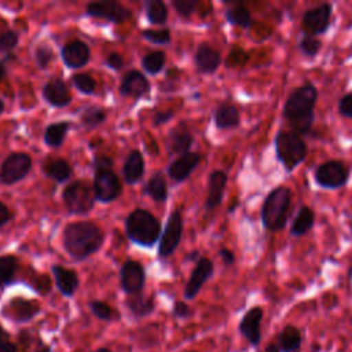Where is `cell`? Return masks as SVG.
<instances>
[{
  "instance_id": "29",
  "label": "cell",
  "mask_w": 352,
  "mask_h": 352,
  "mask_svg": "<svg viewBox=\"0 0 352 352\" xmlns=\"http://www.w3.org/2000/svg\"><path fill=\"white\" fill-rule=\"evenodd\" d=\"M192 135L186 129H175L169 138V148L172 153L176 154H186L188 153L192 144Z\"/></svg>"
},
{
  "instance_id": "19",
  "label": "cell",
  "mask_w": 352,
  "mask_h": 352,
  "mask_svg": "<svg viewBox=\"0 0 352 352\" xmlns=\"http://www.w3.org/2000/svg\"><path fill=\"white\" fill-rule=\"evenodd\" d=\"M194 60L201 73L210 74L219 69V66L221 63V56L217 50H214L213 47H210L206 43H202L195 52Z\"/></svg>"
},
{
  "instance_id": "21",
  "label": "cell",
  "mask_w": 352,
  "mask_h": 352,
  "mask_svg": "<svg viewBox=\"0 0 352 352\" xmlns=\"http://www.w3.org/2000/svg\"><path fill=\"white\" fill-rule=\"evenodd\" d=\"M226 184H227V175L223 170H214L210 173L209 183H208V197L205 202V208L208 210H213L221 204Z\"/></svg>"
},
{
  "instance_id": "26",
  "label": "cell",
  "mask_w": 352,
  "mask_h": 352,
  "mask_svg": "<svg viewBox=\"0 0 352 352\" xmlns=\"http://www.w3.org/2000/svg\"><path fill=\"white\" fill-rule=\"evenodd\" d=\"M315 223V213L309 206H301L296 213L292 226L290 234L293 236H302L311 231Z\"/></svg>"
},
{
  "instance_id": "34",
  "label": "cell",
  "mask_w": 352,
  "mask_h": 352,
  "mask_svg": "<svg viewBox=\"0 0 352 352\" xmlns=\"http://www.w3.org/2000/svg\"><path fill=\"white\" fill-rule=\"evenodd\" d=\"M18 261L14 256L0 257V287L10 285L14 280Z\"/></svg>"
},
{
  "instance_id": "44",
  "label": "cell",
  "mask_w": 352,
  "mask_h": 352,
  "mask_svg": "<svg viewBox=\"0 0 352 352\" xmlns=\"http://www.w3.org/2000/svg\"><path fill=\"white\" fill-rule=\"evenodd\" d=\"M197 4H198L197 0H175L173 1V7L176 8V11L186 18L195 11Z\"/></svg>"
},
{
  "instance_id": "17",
  "label": "cell",
  "mask_w": 352,
  "mask_h": 352,
  "mask_svg": "<svg viewBox=\"0 0 352 352\" xmlns=\"http://www.w3.org/2000/svg\"><path fill=\"white\" fill-rule=\"evenodd\" d=\"M89 48L84 41L73 40L63 45L62 48V59L63 62L73 69L82 67L89 60Z\"/></svg>"
},
{
  "instance_id": "39",
  "label": "cell",
  "mask_w": 352,
  "mask_h": 352,
  "mask_svg": "<svg viewBox=\"0 0 352 352\" xmlns=\"http://www.w3.org/2000/svg\"><path fill=\"white\" fill-rule=\"evenodd\" d=\"M106 120V113L100 107H87L81 114V122L87 128H95L103 124Z\"/></svg>"
},
{
  "instance_id": "4",
  "label": "cell",
  "mask_w": 352,
  "mask_h": 352,
  "mask_svg": "<svg viewBox=\"0 0 352 352\" xmlns=\"http://www.w3.org/2000/svg\"><path fill=\"white\" fill-rule=\"evenodd\" d=\"M275 154L286 172H293L308 155L304 139L292 131H279L274 138Z\"/></svg>"
},
{
  "instance_id": "15",
  "label": "cell",
  "mask_w": 352,
  "mask_h": 352,
  "mask_svg": "<svg viewBox=\"0 0 352 352\" xmlns=\"http://www.w3.org/2000/svg\"><path fill=\"white\" fill-rule=\"evenodd\" d=\"M144 270L138 261H126L121 268V286L126 294L140 293L144 285Z\"/></svg>"
},
{
  "instance_id": "49",
  "label": "cell",
  "mask_w": 352,
  "mask_h": 352,
  "mask_svg": "<svg viewBox=\"0 0 352 352\" xmlns=\"http://www.w3.org/2000/svg\"><path fill=\"white\" fill-rule=\"evenodd\" d=\"M104 63H106V66H109V67L113 69V70H120V69L122 67L124 60H122L121 55H118L117 52H113V54H110V55L106 58Z\"/></svg>"
},
{
  "instance_id": "60",
  "label": "cell",
  "mask_w": 352,
  "mask_h": 352,
  "mask_svg": "<svg viewBox=\"0 0 352 352\" xmlns=\"http://www.w3.org/2000/svg\"><path fill=\"white\" fill-rule=\"evenodd\" d=\"M95 352H111V351L107 349V348H104V346H102V348H98Z\"/></svg>"
},
{
  "instance_id": "51",
  "label": "cell",
  "mask_w": 352,
  "mask_h": 352,
  "mask_svg": "<svg viewBox=\"0 0 352 352\" xmlns=\"http://www.w3.org/2000/svg\"><path fill=\"white\" fill-rule=\"evenodd\" d=\"M219 256L221 257L223 263H224L227 267L232 265L234 261H235V256H234V253H232L230 249H226V248H224V249H220Z\"/></svg>"
},
{
  "instance_id": "38",
  "label": "cell",
  "mask_w": 352,
  "mask_h": 352,
  "mask_svg": "<svg viewBox=\"0 0 352 352\" xmlns=\"http://www.w3.org/2000/svg\"><path fill=\"white\" fill-rule=\"evenodd\" d=\"M320 48H322V41L315 36L304 34L298 41L300 52L308 58H315L320 51Z\"/></svg>"
},
{
  "instance_id": "22",
  "label": "cell",
  "mask_w": 352,
  "mask_h": 352,
  "mask_svg": "<svg viewBox=\"0 0 352 352\" xmlns=\"http://www.w3.org/2000/svg\"><path fill=\"white\" fill-rule=\"evenodd\" d=\"M150 89V82L138 70H131L128 72L121 82L120 92L125 96H133V98H140Z\"/></svg>"
},
{
  "instance_id": "25",
  "label": "cell",
  "mask_w": 352,
  "mask_h": 352,
  "mask_svg": "<svg viewBox=\"0 0 352 352\" xmlns=\"http://www.w3.org/2000/svg\"><path fill=\"white\" fill-rule=\"evenodd\" d=\"M144 172V161L143 155L140 151L133 150L129 153V155L125 160L122 173H124V180L128 184H135L138 183Z\"/></svg>"
},
{
  "instance_id": "16",
  "label": "cell",
  "mask_w": 352,
  "mask_h": 352,
  "mask_svg": "<svg viewBox=\"0 0 352 352\" xmlns=\"http://www.w3.org/2000/svg\"><path fill=\"white\" fill-rule=\"evenodd\" d=\"M261 319H263V309L260 307H253L245 314V316L239 323V331L252 345H258L261 340V333H260Z\"/></svg>"
},
{
  "instance_id": "8",
  "label": "cell",
  "mask_w": 352,
  "mask_h": 352,
  "mask_svg": "<svg viewBox=\"0 0 352 352\" xmlns=\"http://www.w3.org/2000/svg\"><path fill=\"white\" fill-rule=\"evenodd\" d=\"M333 6L330 3H322L312 8H308L301 19V28L305 34L318 37L329 30L331 25Z\"/></svg>"
},
{
  "instance_id": "56",
  "label": "cell",
  "mask_w": 352,
  "mask_h": 352,
  "mask_svg": "<svg viewBox=\"0 0 352 352\" xmlns=\"http://www.w3.org/2000/svg\"><path fill=\"white\" fill-rule=\"evenodd\" d=\"M4 76H6V67H4L3 63L0 62V81L4 78Z\"/></svg>"
},
{
  "instance_id": "9",
  "label": "cell",
  "mask_w": 352,
  "mask_h": 352,
  "mask_svg": "<svg viewBox=\"0 0 352 352\" xmlns=\"http://www.w3.org/2000/svg\"><path fill=\"white\" fill-rule=\"evenodd\" d=\"M32 169V158L26 153H11L0 168V182L14 184L22 180Z\"/></svg>"
},
{
  "instance_id": "33",
  "label": "cell",
  "mask_w": 352,
  "mask_h": 352,
  "mask_svg": "<svg viewBox=\"0 0 352 352\" xmlns=\"http://www.w3.org/2000/svg\"><path fill=\"white\" fill-rule=\"evenodd\" d=\"M69 122H56L47 126L44 133V140L51 147H59L66 136V132L69 129Z\"/></svg>"
},
{
  "instance_id": "59",
  "label": "cell",
  "mask_w": 352,
  "mask_h": 352,
  "mask_svg": "<svg viewBox=\"0 0 352 352\" xmlns=\"http://www.w3.org/2000/svg\"><path fill=\"white\" fill-rule=\"evenodd\" d=\"M348 278H349V279H352V261H351L349 268H348Z\"/></svg>"
},
{
  "instance_id": "50",
  "label": "cell",
  "mask_w": 352,
  "mask_h": 352,
  "mask_svg": "<svg viewBox=\"0 0 352 352\" xmlns=\"http://www.w3.org/2000/svg\"><path fill=\"white\" fill-rule=\"evenodd\" d=\"M172 117H173V111L172 110H160V111H157L154 114L153 121H154L155 125H161V124L168 122Z\"/></svg>"
},
{
  "instance_id": "52",
  "label": "cell",
  "mask_w": 352,
  "mask_h": 352,
  "mask_svg": "<svg viewBox=\"0 0 352 352\" xmlns=\"http://www.w3.org/2000/svg\"><path fill=\"white\" fill-rule=\"evenodd\" d=\"M16 345L10 341V337L8 338H1L0 340V352H16Z\"/></svg>"
},
{
  "instance_id": "1",
  "label": "cell",
  "mask_w": 352,
  "mask_h": 352,
  "mask_svg": "<svg viewBox=\"0 0 352 352\" xmlns=\"http://www.w3.org/2000/svg\"><path fill=\"white\" fill-rule=\"evenodd\" d=\"M318 102L316 87L307 81L297 87L286 99L282 110L283 118L297 135H308L315 120V104Z\"/></svg>"
},
{
  "instance_id": "57",
  "label": "cell",
  "mask_w": 352,
  "mask_h": 352,
  "mask_svg": "<svg viewBox=\"0 0 352 352\" xmlns=\"http://www.w3.org/2000/svg\"><path fill=\"white\" fill-rule=\"evenodd\" d=\"M1 338H8V333L1 327V324H0V340Z\"/></svg>"
},
{
  "instance_id": "23",
  "label": "cell",
  "mask_w": 352,
  "mask_h": 352,
  "mask_svg": "<svg viewBox=\"0 0 352 352\" xmlns=\"http://www.w3.org/2000/svg\"><path fill=\"white\" fill-rule=\"evenodd\" d=\"M52 274L55 276V282H56L59 292L66 297L73 296L78 287L77 274L73 270H67L62 265H54Z\"/></svg>"
},
{
  "instance_id": "13",
  "label": "cell",
  "mask_w": 352,
  "mask_h": 352,
  "mask_svg": "<svg viewBox=\"0 0 352 352\" xmlns=\"http://www.w3.org/2000/svg\"><path fill=\"white\" fill-rule=\"evenodd\" d=\"M40 312V305L33 300L15 297L10 300L8 305L4 307L3 315L16 323H25L33 319Z\"/></svg>"
},
{
  "instance_id": "12",
  "label": "cell",
  "mask_w": 352,
  "mask_h": 352,
  "mask_svg": "<svg viewBox=\"0 0 352 352\" xmlns=\"http://www.w3.org/2000/svg\"><path fill=\"white\" fill-rule=\"evenodd\" d=\"M87 14L94 18L107 19L121 23L131 18V11L117 1H95L87 6Z\"/></svg>"
},
{
  "instance_id": "41",
  "label": "cell",
  "mask_w": 352,
  "mask_h": 352,
  "mask_svg": "<svg viewBox=\"0 0 352 352\" xmlns=\"http://www.w3.org/2000/svg\"><path fill=\"white\" fill-rule=\"evenodd\" d=\"M19 34L15 30H6L0 33V52H8L16 47Z\"/></svg>"
},
{
  "instance_id": "35",
  "label": "cell",
  "mask_w": 352,
  "mask_h": 352,
  "mask_svg": "<svg viewBox=\"0 0 352 352\" xmlns=\"http://www.w3.org/2000/svg\"><path fill=\"white\" fill-rule=\"evenodd\" d=\"M147 10V18L154 25H161L168 18V10L166 6L160 0H150L146 4Z\"/></svg>"
},
{
  "instance_id": "27",
  "label": "cell",
  "mask_w": 352,
  "mask_h": 352,
  "mask_svg": "<svg viewBox=\"0 0 352 352\" xmlns=\"http://www.w3.org/2000/svg\"><path fill=\"white\" fill-rule=\"evenodd\" d=\"M301 333L294 326H286L278 337V348L282 352H294L300 348Z\"/></svg>"
},
{
  "instance_id": "36",
  "label": "cell",
  "mask_w": 352,
  "mask_h": 352,
  "mask_svg": "<svg viewBox=\"0 0 352 352\" xmlns=\"http://www.w3.org/2000/svg\"><path fill=\"white\" fill-rule=\"evenodd\" d=\"M142 65L150 74H157L165 65V55L162 51H151L144 55Z\"/></svg>"
},
{
  "instance_id": "31",
  "label": "cell",
  "mask_w": 352,
  "mask_h": 352,
  "mask_svg": "<svg viewBox=\"0 0 352 352\" xmlns=\"http://www.w3.org/2000/svg\"><path fill=\"white\" fill-rule=\"evenodd\" d=\"M226 19L231 25H235V26H239V28H250L252 22H253L249 10L242 4H236V6H232V7L227 8Z\"/></svg>"
},
{
  "instance_id": "28",
  "label": "cell",
  "mask_w": 352,
  "mask_h": 352,
  "mask_svg": "<svg viewBox=\"0 0 352 352\" xmlns=\"http://www.w3.org/2000/svg\"><path fill=\"white\" fill-rule=\"evenodd\" d=\"M126 307L135 316H147L154 309V301L151 297H144L140 293L131 294L125 301Z\"/></svg>"
},
{
  "instance_id": "11",
  "label": "cell",
  "mask_w": 352,
  "mask_h": 352,
  "mask_svg": "<svg viewBox=\"0 0 352 352\" xmlns=\"http://www.w3.org/2000/svg\"><path fill=\"white\" fill-rule=\"evenodd\" d=\"M94 192L100 202H111L121 194V183L111 170L96 172L94 179Z\"/></svg>"
},
{
  "instance_id": "20",
  "label": "cell",
  "mask_w": 352,
  "mask_h": 352,
  "mask_svg": "<svg viewBox=\"0 0 352 352\" xmlns=\"http://www.w3.org/2000/svg\"><path fill=\"white\" fill-rule=\"evenodd\" d=\"M43 95H44L45 100L55 107H63L72 102L70 91L60 78L50 80L44 85Z\"/></svg>"
},
{
  "instance_id": "18",
  "label": "cell",
  "mask_w": 352,
  "mask_h": 352,
  "mask_svg": "<svg viewBox=\"0 0 352 352\" xmlns=\"http://www.w3.org/2000/svg\"><path fill=\"white\" fill-rule=\"evenodd\" d=\"M199 161H201V155L198 153L188 151L180 155L176 161H173L169 165L168 173L175 182H183L191 175V172L197 168Z\"/></svg>"
},
{
  "instance_id": "40",
  "label": "cell",
  "mask_w": 352,
  "mask_h": 352,
  "mask_svg": "<svg viewBox=\"0 0 352 352\" xmlns=\"http://www.w3.org/2000/svg\"><path fill=\"white\" fill-rule=\"evenodd\" d=\"M72 81L73 84L76 85V88L82 92V94H87V95H91L95 92L96 89V82L95 80L87 74V73H77L72 77Z\"/></svg>"
},
{
  "instance_id": "32",
  "label": "cell",
  "mask_w": 352,
  "mask_h": 352,
  "mask_svg": "<svg viewBox=\"0 0 352 352\" xmlns=\"http://www.w3.org/2000/svg\"><path fill=\"white\" fill-rule=\"evenodd\" d=\"M146 192L157 202H165L168 198L166 182L161 173H155L146 184Z\"/></svg>"
},
{
  "instance_id": "47",
  "label": "cell",
  "mask_w": 352,
  "mask_h": 352,
  "mask_svg": "<svg viewBox=\"0 0 352 352\" xmlns=\"http://www.w3.org/2000/svg\"><path fill=\"white\" fill-rule=\"evenodd\" d=\"M34 289L41 293V294H47L51 290V280L47 275H40L36 278L34 280Z\"/></svg>"
},
{
  "instance_id": "37",
  "label": "cell",
  "mask_w": 352,
  "mask_h": 352,
  "mask_svg": "<svg viewBox=\"0 0 352 352\" xmlns=\"http://www.w3.org/2000/svg\"><path fill=\"white\" fill-rule=\"evenodd\" d=\"M89 309H91V312H92L96 318H99V319H102V320L110 322V320H116V319L120 318V314H118L117 311H114V309H113L107 302H104V301H99V300L91 301V302H89Z\"/></svg>"
},
{
  "instance_id": "53",
  "label": "cell",
  "mask_w": 352,
  "mask_h": 352,
  "mask_svg": "<svg viewBox=\"0 0 352 352\" xmlns=\"http://www.w3.org/2000/svg\"><path fill=\"white\" fill-rule=\"evenodd\" d=\"M10 219H11V213L8 208L3 202H0V227L4 226Z\"/></svg>"
},
{
  "instance_id": "45",
  "label": "cell",
  "mask_w": 352,
  "mask_h": 352,
  "mask_svg": "<svg viewBox=\"0 0 352 352\" xmlns=\"http://www.w3.org/2000/svg\"><path fill=\"white\" fill-rule=\"evenodd\" d=\"M338 113L345 118L352 120V92L345 94L338 100Z\"/></svg>"
},
{
  "instance_id": "30",
  "label": "cell",
  "mask_w": 352,
  "mask_h": 352,
  "mask_svg": "<svg viewBox=\"0 0 352 352\" xmlns=\"http://www.w3.org/2000/svg\"><path fill=\"white\" fill-rule=\"evenodd\" d=\"M44 170L47 173V176H50L51 179L62 183L65 180H67L72 175V168L67 164V161L58 158V160H51L44 165Z\"/></svg>"
},
{
  "instance_id": "55",
  "label": "cell",
  "mask_w": 352,
  "mask_h": 352,
  "mask_svg": "<svg viewBox=\"0 0 352 352\" xmlns=\"http://www.w3.org/2000/svg\"><path fill=\"white\" fill-rule=\"evenodd\" d=\"M36 352H51V348H50L48 345H45V344H44V345H41Z\"/></svg>"
},
{
  "instance_id": "43",
  "label": "cell",
  "mask_w": 352,
  "mask_h": 352,
  "mask_svg": "<svg viewBox=\"0 0 352 352\" xmlns=\"http://www.w3.org/2000/svg\"><path fill=\"white\" fill-rule=\"evenodd\" d=\"M54 55H52V50L47 45H38L36 48V62L38 65V67L45 69L48 66V63L52 60Z\"/></svg>"
},
{
  "instance_id": "42",
  "label": "cell",
  "mask_w": 352,
  "mask_h": 352,
  "mask_svg": "<svg viewBox=\"0 0 352 352\" xmlns=\"http://www.w3.org/2000/svg\"><path fill=\"white\" fill-rule=\"evenodd\" d=\"M143 37L154 44H168L170 41V33L168 29H160V30H153V29H146L143 30Z\"/></svg>"
},
{
  "instance_id": "61",
  "label": "cell",
  "mask_w": 352,
  "mask_h": 352,
  "mask_svg": "<svg viewBox=\"0 0 352 352\" xmlns=\"http://www.w3.org/2000/svg\"><path fill=\"white\" fill-rule=\"evenodd\" d=\"M3 110H4V103H3V100L0 99V114L3 113Z\"/></svg>"
},
{
  "instance_id": "7",
  "label": "cell",
  "mask_w": 352,
  "mask_h": 352,
  "mask_svg": "<svg viewBox=\"0 0 352 352\" xmlns=\"http://www.w3.org/2000/svg\"><path fill=\"white\" fill-rule=\"evenodd\" d=\"M314 179L318 186L323 188H341L348 183L349 168L338 160H330L316 166Z\"/></svg>"
},
{
  "instance_id": "48",
  "label": "cell",
  "mask_w": 352,
  "mask_h": 352,
  "mask_svg": "<svg viewBox=\"0 0 352 352\" xmlns=\"http://www.w3.org/2000/svg\"><path fill=\"white\" fill-rule=\"evenodd\" d=\"M172 314H173L176 318L184 319V318H188V316L191 315V309H190V307H188L186 302H183V301H176L175 305H173Z\"/></svg>"
},
{
  "instance_id": "54",
  "label": "cell",
  "mask_w": 352,
  "mask_h": 352,
  "mask_svg": "<svg viewBox=\"0 0 352 352\" xmlns=\"http://www.w3.org/2000/svg\"><path fill=\"white\" fill-rule=\"evenodd\" d=\"M265 352H279V348L274 344H270L267 348H265Z\"/></svg>"
},
{
  "instance_id": "46",
  "label": "cell",
  "mask_w": 352,
  "mask_h": 352,
  "mask_svg": "<svg viewBox=\"0 0 352 352\" xmlns=\"http://www.w3.org/2000/svg\"><path fill=\"white\" fill-rule=\"evenodd\" d=\"M113 166V160L107 155H95L94 158V169L96 172H104V170H111Z\"/></svg>"
},
{
  "instance_id": "58",
  "label": "cell",
  "mask_w": 352,
  "mask_h": 352,
  "mask_svg": "<svg viewBox=\"0 0 352 352\" xmlns=\"http://www.w3.org/2000/svg\"><path fill=\"white\" fill-rule=\"evenodd\" d=\"M197 256H198V252H191L188 256V260H195Z\"/></svg>"
},
{
  "instance_id": "14",
  "label": "cell",
  "mask_w": 352,
  "mask_h": 352,
  "mask_svg": "<svg viewBox=\"0 0 352 352\" xmlns=\"http://www.w3.org/2000/svg\"><path fill=\"white\" fill-rule=\"evenodd\" d=\"M213 274V263L212 260H209L208 257H201L197 260V264L190 275V279L186 285L184 289V297L191 300L194 298L198 292L201 290V287L204 286V283L212 276Z\"/></svg>"
},
{
  "instance_id": "6",
  "label": "cell",
  "mask_w": 352,
  "mask_h": 352,
  "mask_svg": "<svg viewBox=\"0 0 352 352\" xmlns=\"http://www.w3.org/2000/svg\"><path fill=\"white\" fill-rule=\"evenodd\" d=\"M63 201L66 208L73 214H84L88 213L95 204V192L94 186H91L85 180H77L69 184L63 190Z\"/></svg>"
},
{
  "instance_id": "24",
  "label": "cell",
  "mask_w": 352,
  "mask_h": 352,
  "mask_svg": "<svg viewBox=\"0 0 352 352\" xmlns=\"http://www.w3.org/2000/svg\"><path fill=\"white\" fill-rule=\"evenodd\" d=\"M214 124L219 129H232L241 124L239 110L232 103H221L214 110Z\"/></svg>"
},
{
  "instance_id": "2",
  "label": "cell",
  "mask_w": 352,
  "mask_h": 352,
  "mask_svg": "<svg viewBox=\"0 0 352 352\" xmlns=\"http://www.w3.org/2000/svg\"><path fill=\"white\" fill-rule=\"evenodd\" d=\"M103 243V232L89 221L69 224L63 231V246L76 260H82L98 252Z\"/></svg>"
},
{
  "instance_id": "3",
  "label": "cell",
  "mask_w": 352,
  "mask_h": 352,
  "mask_svg": "<svg viewBox=\"0 0 352 352\" xmlns=\"http://www.w3.org/2000/svg\"><path fill=\"white\" fill-rule=\"evenodd\" d=\"M292 204V190L286 186L272 188L261 205V221L264 228L278 232L286 227Z\"/></svg>"
},
{
  "instance_id": "10",
  "label": "cell",
  "mask_w": 352,
  "mask_h": 352,
  "mask_svg": "<svg viewBox=\"0 0 352 352\" xmlns=\"http://www.w3.org/2000/svg\"><path fill=\"white\" fill-rule=\"evenodd\" d=\"M183 234V220L179 210H173L168 219L166 227L162 232V236L160 239L158 246V256L160 257H168L170 256L175 249L177 248L180 238Z\"/></svg>"
},
{
  "instance_id": "5",
  "label": "cell",
  "mask_w": 352,
  "mask_h": 352,
  "mask_svg": "<svg viewBox=\"0 0 352 352\" xmlns=\"http://www.w3.org/2000/svg\"><path fill=\"white\" fill-rule=\"evenodd\" d=\"M126 235L142 246H153L161 232L160 221L147 210L136 209L125 220Z\"/></svg>"
}]
</instances>
